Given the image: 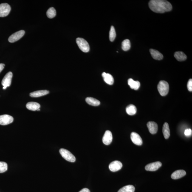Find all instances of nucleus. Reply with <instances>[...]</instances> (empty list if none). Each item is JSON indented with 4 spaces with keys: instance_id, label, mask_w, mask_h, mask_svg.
Segmentation results:
<instances>
[{
    "instance_id": "nucleus-1",
    "label": "nucleus",
    "mask_w": 192,
    "mask_h": 192,
    "mask_svg": "<svg viewBox=\"0 0 192 192\" xmlns=\"http://www.w3.org/2000/svg\"><path fill=\"white\" fill-rule=\"evenodd\" d=\"M151 10L156 13H163L170 11L172 6L169 1L163 0H151L149 3Z\"/></svg>"
},
{
    "instance_id": "nucleus-2",
    "label": "nucleus",
    "mask_w": 192,
    "mask_h": 192,
    "mask_svg": "<svg viewBox=\"0 0 192 192\" xmlns=\"http://www.w3.org/2000/svg\"><path fill=\"white\" fill-rule=\"evenodd\" d=\"M157 88L161 95L166 96L168 94L169 91V85L166 81L161 80L159 82Z\"/></svg>"
},
{
    "instance_id": "nucleus-3",
    "label": "nucleus",
    "mask_w": 192,
    "mask_h": 192,
    "mask_svg": "<svg viewBox=\"0 0 192 192\" xmlns=\"http://www.w3.org/2000/svg\"><path fill=\"white\" fill-rule=\"evenodd\" d=\"M76 43L79 48L84 52H88L90 50L89 44L86 40L82 38H77Z\"/></svg>"
},
{
    "instance_id": "nucleus-4",
    "label": "nucleus",
    "mask_w": 192,
    "mask_h": 192,
    "mask_svg": "<svg viewBox=\"0 0 192 192\" xmlns=\"http://www.w3.org/2000/svg\"><path fill=\"white\" fill-rule=\"evenodd\" d=\"M60 153L62 157L68 161L71 162H75L76 158L73 154L68 150L61 148L60 150Z\"/></svg>"
},
{
    "instance_id": "nucleus-5",
    "label": "nucleus",
    "mask_w": 192,
    "mask_h": 192,
    "mask_svg": "<svg viewBox=\"0 0 192 192\" xmlns=\"http://www.w3.org/2000/svg\"><path fill=\"white\" fill-rule=\"evenodd\" d=\"M11 7L7 3L0 4V17H4L8 16L10 12Z\"/></svg>"
},
{
    "instance_id": "nucleus-6",
    "label": "nucleus",
    "mask_w": 192,
    "mask_h": 192,
    "mask_svg": "<svg viewBox=\"0 0 192 192\" xmlns=\"http://www.w3.org/2000/svg\"><path fill=\"white\" fill-rule=\"evenodd\" d=\"M25 32L23 30H20L15 32L9 37V41L11 43H13L18 41V40L22 38L25 34Z\"/></svg>"
},
{
    "instance_id": "nucleus-7",
    "label": "nucleus",
    "mask_w": 192,
    "mask_h": 192,
    "mask_svg": "<svg viewBox=\"0 0 192 192\" xmlns=\"http://www.w3.org/2000/svg\"><path fill=\"white\" fill-rule=\"evenodd\" d=\"M13 117L8 115H4L0 116V125H6L11 123L13 122Z\"/></svg>"
},
{
    "instance_id": "nucleus-8",
    "label": "nucleus",
    "mask_w": 192,
    "mask_h": 192,
    "mask_svg": "<svg viewBox=\"0 0 192 192\" xmlns=\"http://www.w3.org/2000/svg\"><path fill=\"white\" fill-rule=\"evenodd\" d=\"M12 77H13V73L12 72L8 73L5 76L1 82L2 86L7 87L10 86L11 84Z\"/></svg>"
},
{
    "instance_id": "nucleus-9",
    "label": "nucleus",
    "mask_w": 192,
    "mask_h": 192,
    "mask_svg": "<svg viewBox=\"0 0 192 192\" xmlns=\"http://www.w3.org/2000/svg\"><path fill=\"white\" fill-rule=\"evenodd\" d=\"M162 164L160 162H156L148 164L145 167L147 171H155L162 166Z\"/></svg>"
},
{
    "instance_id": "nucleus-10",
    "label": "nucleus",
    "mask_w": 192,
    "mask_h": 192,
    "mask_svg": "<svg viewBox=\"0 0 192 192\" xmlns=\"http://www.w3.org/2000/svg\"><path fill=\"white\" fill-rule=\"evenodd\" d=\"M122 167V164L119 161H114L110 164L109 168L110 171L116 172L121 169Z\"/></svg>"
},
{
    "instance_id": "nucleus-11",
    "label": "nucleus",
    "mask_w": 192,
    "mask_h": 192,
    "mask_svg": "<svg viewBox=\"0 0 192 192\" xmlns=\"http://www.w3.org/2000/svg\"><path fill=\"white\" fill-rule=\"evenodd\" d=\"M131 139L133 143L138 145H141L143 143L141 138L137 133L132 132L131 134Z\"/></svg>"
},
{
    "instance_id": "nucleus-12",
    "label": "nucleus",
    "mask_w": 192,
    "mask_h": 192,
    "mask_svg": "<svg viewBox=\"0 0 192 192\" xmlns=\"http://www.w3.org/2000/svg\"><path fill=\"white\" fill-rule=\"evenodd\" d=\"M112 135L110 131L107 130L105 132L103 138V142L105 145H109L112 142Z\"/></svg>"
},
{
    "instance_id": "nucleus-13",
    "label": "nucleus",
    "mask_w": 192,
    "mask_h": 192,
    "mask_svg": "<svg viewBox=\"0 0 192 192\" xmlns=\"http://www.w3.org/2000/svg\"><path fill=\"white\" fill-rule=\"evenodd\" d=\"M149 131L151 134H155L157 133L158 130V126L157 123L155 122L149 121L147 124Z\"/></svg>"
},
{
    "instance_id": "nucleus-14",
    "label": "nucleus",
    "mask_w": 192,
    "mask_h": 192,
    "mask_svg": "<svg viewBox=\"0 0 192 192\" xmlns=\"http://www.w3.org/2000/svg\"><path fill=\"white\" fill-rule=\"evenodd\" d=\"M186 174V172L183 170H179L173 172L171 175V178L173 179H178L184 177Z\"/></svg>"
},
{
    "instance_id": "nucleus-15",
    "label": "nucleus",
    "mask_w": 192,
    "mask_h": 192,
    "mask_svg": "<svg viewBox=\"0 0 192 192\" xmlns=\"http://www.w3.org/2000/svg\"><path fill=\"white\" fill-rule=\"evenodd\" d=\"M150 52L152 56L155 60H162L163 58V55L158 51L156 50V49H150Z\"/></svg>"
},
{
    "instance_id": "nucleus-16",
    "label": "nucleus",
    "mask_w": 192,
    "mask_h": 192,
    "mask_svg": "<svg viewBox=\"0 0 192 192\" xmlns=\"http://www.w3.org/2000/svg\"><path fill=\"white\" fill-rule=\"evenodd\" d=\"M104 80L107 84L109 85H112L114 83V79L110 74L103 72L102 74Z\"/></svg>"
},
{
    "instance_id": "nucleus-17",
    "label": "nucleus",
    "mask_w": 192,
    "mask_h": 192,
    "mask_svg": "<svg viewBox=\"0 0 192 192\" xmlns=\"http://www.w3.org/2000/svg\"><path fill=\"white\" fill-rule=\"evenodd\" d=\"M49 93V91L45 90L35 91V92L31 93L30 94V95L32 97H38L47 95V94Z\"/></svg>"
},
{
    "instance_id": "nucleus-18",
    "label": "nucleus",
    "mask_w": 192,
    "mask_h": 192,
    "mask_svg": "<svg viewBox=\"0 0 192 192\" xmlns=\"http://www.w3.org/2000/svg\"><path fill=\"white\" fill-rule=\"evenodd\" d=\"M26 107L30 110L34 111L38 110L40 109V105L39 104L36 102H30L26 104Z\"/></svg>"
},
{
    "instance_id": "nucleus-19",
    "label": "nucleus",
    "mask_w": 192,
    "mask_h": 192,
    "mask_svg": "<svg viewBox=\"0 0 192 192\" xmlns=\"http://www.w3.org/2000/svg\"><path fill=\"white\" fill-rule=\"evenodd\" d=\"M128 83L132 89L137 90L140 87V82L138 81H134L132 78L128 79Z\"/></svg>"
},
{
    "instance_id": "nucleus-20",
    "label": "nucleus",
    "mask_w": 192,
    "mask_h": 192,
    "mask_svg": "<svg viewBox=\"0 0 192 192\" xmlns=\"http://www.w3.org/2000/svg\"><path fill=\"white\" fill-rule=\"evenodd\" d=\"M163 133L165 139H168L170 136V131L168 123L165 122L163 128Z\"/></svg>"
},
{
    "instance_id": "nucleus-21",
    "label": "nucleus",
    "mask_w": 192,
    "mask_h": 192,
    "mask_svg": "<svg viewBox=\"0 0 192 192\" xmlns=\"http://www.w3.org/2000/svg\"><path fill=\"white\" fill-rule=\"evenodd\" d=\"M174 56L176 60L179 61H184L187 59L186 55L182 52L178 51L175 52Z\"/></svg>"
},
{
    "instance_id": "nucleus-22",
    "label": "nucleus",
    "mask_w": 192,
    "mask_h": 192,
    "mask_svg": "<svg viewBox=\"0 0 192 192\" xmlns=\"http://www.w3.org/2000/svg\"><path fill=\"white\" fill-rule=\"evenodd\" d=\"M86 101L88 104L93 106H98L100 103L99 101L92 97H86Z\"/></svg>"
},
{
    "instance_id": "nucleus-23",
    "label": "nucleus",
    "mask_w": 192,
    "mask_h": 192,
    "mask_svg": "<svg viewBox=\"0 0 192 192\" xmlns=\"http://www.w3.org/2000/svg\"><path fill=\"white\" fill-rule=\"evenodd\" d=\"M127 113L130 115H134L137 112V108L134 105L130 104L126 108Z\"/></svg>"
},
{
    "instance_id": "nucleus-24",
    "label": "nucleus",
    "mask_w": 192,
    "mask_h": 192,
    "mask_svg": "<svg viewBox=\"0 0 192 192\" xmlns=\"http://www.w3.org/2000/svg\"><path fill=\"white\" fill-rule=\"evenodd\" d=\"M135 188L132 185H128L122 187L120 189L118 192H134Z\"/></svg>"
},
{
    "instance_id": "nucleus-25",
    "label": "nucleus",
    "mask_w": 192,
    "mask_h": 192,
    "mask_svg": "<svg viewBox=\"0 0 192 192\" xmlns=\"http://www.w3.org/2000/svg\"><path fill=\"white\" fill-rule=\"evenodd\" d=\"M131 48V43L129 40L126 39L122 43V49L124 51H127L129 50Z\"/></svg>"
},
{
    "instance_id": "nucleus-26",
    "label": "nucleus",
    "mask_w": 192,
    "mask_h": 192,
    "mask_svg": "<svg viewBox=\"0 0 192 192\" xmlns=\"http://www.w3.org/2000/svg\"><path fill=\"white\" fill-rule=\"evenodd\" d=\"M48 18L52 19L55 17L56 14V10L53 7H51L48 9L46 13Z\"/></svg>"
},
{
    "instance_id": "nucleus-27",
    "label": "nucleus",
    "mask_w": 192,
    "mask_h": 192,
    "mask_svg": "<svg viewBox=\"0 0 192 192\" xmlns=\"http://www.w3.org/2000/svg\"><path fill=\"white\" fill-rule=\"evenodd\" d=\"M116 37L115 29L113 26H111L109 33V39L111 42L113 41Z\"/></svg>"
},
{
    "instance_id": "nucleus-28",
    "label": "nucleus",
    "mask_w": 192,
    "mask_h": 192,
    "mask_svg": "<svg viewBox=\"0 0 192 192\" xmlns=\"http://www.w3.org/2000/svg\"><path fill=\"white\" fill-rule=\"evenodd\" d=\"M8 165L6 163L0 162V173H3L7 171Z\"/></svg>"
},
{
    "instance_id": "nucleus-29",
    "label": "nucleus",
    "mask_w": 192,
    "mask_h": 192,
    "mask_svg": "<svg viewBox=\"0 0 192 192\" xmlns=\"http://www.w3.org/2000/svg\"><path fill=\"white\" fill-rule=\"evenodd\" d=\"M187 88L189 91L190 92L192 91V80L191 79H190L187 84Z\"/></svg>"
},
{
    "instance_id": "nucleus-30",
    "label": "nucleus",
    "mask_w": 192,
    "mask_h": 192,
    "mask_svg": "<svg viewBox=\"0 0 192 192\" xmlns=\"http://www.w3.org/2000/svg\"><path fill=\"white\" fill-rule=\"evenodd\" d=\"M192 130L191 129H190V128L186 130L185 132H184V134H185V135L187 136V137H189V136H191L192 135Z\"/></svg>"
},
{
    "instance_id": "nucleus-31",
    "label": "nucleus",
    "mask_w": 192,
    "mask_h": 192,
    "mask_svg": "<svg viewBox=\"0 0 192 192\" xmlns=\"http://www.w3.org/2000/svg\"><path fill=\"white\" fill-rule=\"evenodd\" d=\"M4 66L5 64H3V63L0 64V73L4 69Z\"/></svg>"
},
{
    "instance_id": "nucleus-32",
    "label": "nucleus",
    "mask_w": 192,
    "mask_h": 192,
    "mask_svg": "<svg viewBox=\"0 0 192 192\" xmlns=\"http://www.w3.org/2000/svg\"><path fill=\"white\" fill-rule=\"evenodd\" d=\"M79 192H91L89 189L87 188L83 189Z\"/></svg>"
},
{
    "instance_id": "nucleus-33",
    "label": "nucleus",
    "mask_w": 192,
    "mask_h": 192,
    "mask_svg": "<svg viewBox=\"0 0 192 192\" xmlns=\"http://www.w3.org/2000/svg\"><path fill=\"white\" fill-rule=\"evenodd\" d=\"M7 87H5V86H3V89H5L7 88Z\"/></svg>"
}]
</instances>
